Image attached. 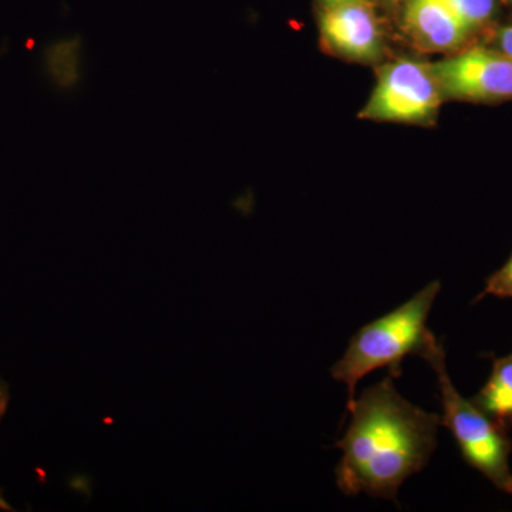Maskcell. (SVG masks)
Wrapping results in <instances>:
<instances>
[{
  "label": "cell",
  "instance_id": "1",
  "mask_svg": "<svg viewBox=\"0 0 512 512\" xmlns=\"http://www.w3.org/2000/svg\"><path fill=\"white\" fill-rule=\"evenodd\" d=\"M349 410L352 421L336 443L342 450L336 468L339 490L399 503V488L426 467L436 450L441 417L407 402L392 377L367 387Z\"/></svg>",
  "mask_w": 512,
  "mask_h": 512
},
{
  "label": "cell",
  "instance_id": "2",
  "mask_svg": "<svg viewBox=\"0 0 512 512\" xmlns=\"http://www.w3.org/2000/svg\"><path fill=\"white\" fill-rule=\"evenodd\" d=\"M440 291V282H431L400 308L367 323L352 336L345 355L330 369L333 379L348 389V407L355 402L357 383L373 370L389 367L393 376H399L404 357L426 359L440 345L427 328Z\"/></svg>",
  "mask_w": 512,
  "mask_h": 512
},
{
  "label": "cell",
  "instance_id": "3",
  "mask_svg": "<svg viewBox=\"0 0 512 512\" xmlns=\"http://www.w3.org/2000/svg\"><path fill=\"white\" fill-rule=\"evenodd\" d=\"M439 379L443 417L441 424L456 437L464 460L476 468L503 493L512 495L510 468L511 440L507 431L495 426L471 400L464 399L451 383L447 373L446 353L439 345L426 356Z\"/></svg>",
  "mask_w": 512,
  "mask_h": 512
},
{
  "label": "cell",
  "instance_id": "4",
  "mask_svg": "<svg viewBox=\"0 0 512 512\" xmlns=\"http://www.w3.org/2000/svg\"><path fill=\"white\" fill-rule=\"evenodd\" d=\"M441 92L430 67L399 60L387 64L363 110L366 119L383 121H423L439 109Z\"/></svg>",
  "mask_w": 512,
  "mask_h": 512
},
{
  "label": "cell",
  "instance_id": "5",
  "mask_svg": "<svg viewBox=\"0 0 512 512\" xmlns=\"http://www.w3.org/2000/svg\"><path fill=\"white\" fill-rule=\"evenodd\" d=\"M441 94L461 100L512 99V59L476 47L430 67Z\"/></svg>",
  "mask_w": 512,
  "mask_h": 512
},
{
  "label": "cell",
  "instance_id": "6",
  "mask_svg": "<svg viewBox=\"0 0 512 512\" xmlns=\"http://www.w3.org/2000/svg\"><path fill=\"white\" fill-rule=\"evenodd\" d=\"M320 33L330 49L357 62H375L382 56V33L375 13L362 0L325 8Z\"/></svg>",
  "mask_w": 512,
  "mask_h": 512
},
{
  "label": "cell",
  "instance_id": "7",
  "mask_svg": "<svg viewBox=\"0 0 512 512\" xmlns=\"http://www.w3.org/2000/svg\"><path fill=\"white\" fill-rule=\"evenodd\" d=\"M404 22L414 39L430 50L456 49L471 32L443 0H409Z\"/></svg>",
  "mask_w": 512,
  "mask_h": 512
},
{
  "label": "cell",
  "instance_id": "8",
  "mask_svg": "<svg viewBox=\"0 0 512 512\" xmlns=\"http://www.w3.org/2000/svg\"><path fill=\"white\" fill-rule=\"evenodd\" d=\"M471 403L501 430L512 429V353L494 359L490 379Z\"/></svg>",
  "mask_w": 512,
  "mask_h": 512
},
{
  "label": "cell",
  "instance_id": "9",
  "mask_svg": "<svg viewBox=\"0 0 512 512\" xmlns=\"http://www.w3.org/2000/svg\"><path fill=\"white\" fill-rule=\"evenodd\" d=\"M47 76L59 89L72 90L83 72V47L77 37L57 40L45 53Z\"/></svg>",
  "mask_w": 512,
  "mask_h": 512
},
{
  "label": "cell",
  "instance_id": "10",
  "mask_svg": "<svg viewBox=\"0 0 512 512\" xmlns=\"http://www.w3.org/2000/svg\"><path fill=\"white\" fill-rule=\"evenodd\" d=\"M443 2L470 30L484 25L494 15L495 0H443Z\"/></svg>",
  "mask_w": 512,
  "mask_h": 512
},
{
  "label": "cell",
  "instance_id": "11",
  "mask_svg": "<svg viewBox=\"0 0 512 512\" xmlns=\"http://www.w3.org/2000/svg\"><path fill=\"white\" fill-rule=\"evenodd\" d=\"M485 296H497V298H512V254L505 262L503 268L488 278L484 291L478 295L477 301Z\"/></svg>",
  "mask_w": 512,
  "mask_h": 512
},
{
  "label": "cell",
  "instance_id": "12",
  "mask_svg": "<svg viewBox=\"0 0 512 512\" xmlns=\"http://www.w3.org/2000/svg\"><path fill=\"white\" fill-rule=\"evenodd\" d=\"M500 52L512 59V26L501 29L497 36Z\"/></svg>",
  "mask_w": 512,
  "mask_h": 512
},
{
  "label": "cell",
  "instance_id": "13",
  "mask_svg": "<svg viewBox=\"0 0 512 512\" xmlns=\"http://www.w3.org/2000/svg\"><path fill=\"white\" fill-rule=\"evenodd\" d=\"M9 402V384L0 377V421H2L3 416L6 414V410H8Z\"/></svg>",
  "mask_w": 512,
  "mask_h": 512
},
{
  "label": "cell",
  "instance_id": "14",
  "mask_svg": "<svg viewBox=\"0 0 512 512\" xmlns=\"http://www.w3.org/2000/svg\"><path fill=\"white\" fill-rule=\"evenodd\" d=\"M325 8H333V6L343 5V3L355 2V0H320Z\"/></svg>",
  "mask_w": 512,
  "mask_h": 512
},
{
  "label": "cell",
  "instance_id": "15",
  "mask_svg": "<svg viewBox=\"0 0 512 512\" xmlns=\"http://www.w3.org/2000/svg\"><path fill=\"white\" fill-rule=\"evenodd\" d=\"M0 511H13L12 505L6 501L2 490H0Z\"/></svg>",
  "mask_w": 512,
  "mask_h": 512
}]
</instances>
